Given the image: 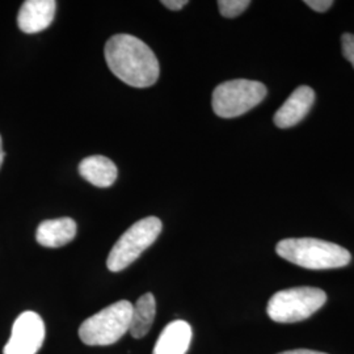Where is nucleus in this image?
<instances>
[{"instance_id":"obj_19","label":"nucleus","mask_w":354,"mask_h":354,"mask_svg":"<svg viewBox=\"0 0 354 354\" xmlns=\"http://www.w3.org/2000/svg\"><path fill=\"white\" fill-rule=\"evenodd\" d=\"M4 160V151H3V143H1V137H0V167L3 165Z\"/></svg>"},{"instance_id":"obj_1","label":"nucleus","mask_w":354,"mask_h":354,"mask_svg":"<svg viewBox=\"0 0 354 354\" xmlns=\"http://www.w3.org/2000/svg\"><path fill=\"white\" fill-rule=\"evenodd\" d=\"M105 61L114 75L134 88L151 87L160 73L153 51L130 35H115L108 39Z\"/></svg>"},{"instance_id":"obj_3","label":"nucleus","mask_w":354,"mask_h":354,"mask_svg":"<svg viewBox=\"0 0 354 354\" xmlns=\"http://www.w3.org/2000/svg\"><path fill=\"white\" fill-rule=\"evenodd\" d=\"M133 304L118 301L86 319L79 328L80 340L89 346H106L118 342L130 328Z\"/></svg>"},{"instance_id":"obj_14","label":"nucleus","mask_w":354,"mask_h":354,"mask_svg":"<svg viewBox=\"0 0 354 354\" xmlns=\"http://www.w3.org/2000/svg\"><path fill=\"white\" fill-rule=\"evenodd\" d=\"M250 0H219L218 7L219 12L223 17H236L250 7Z\"/></svg>"},{"instance_id":"obj_8","label":"nucleus","mask_w":354,"mask_h":354,"mask_svg":"<svg viewBox=\"0 0 354 354\" xmlns=\"http://www.w3.org/2000/svg\"><path fill=\"white\" fill-rule=\"evenodd\" d=\"M315 102V92L308 86H301L295 89L290 97L274 114V124L279 129H289L299 124Z\"/></svg>"},{"instance_id":"obj_18","label":"nucleus","mask_w":354,"mask_h":354,"mask_svg":"<svg viewBox=\"0 0 354 354\" xmlns=\"http://www.w3.org/2000/svg\"><path fill=\"white\" fill-rule=\"evenodd\" d=\"M279 354H327L322 353V352H315V351H307V349H297V351H288L283 353Z\"/></svg>"},{"instance_id":"obj_13","label":"nucleus","mask_w":354,"mask_h":354,"mask_svg":"<svg viewBox=\"0 0 354 354\" xmlns=\"http://www.w3.org/2000/svg\"><path fill=\"white\" fill-rule=\"evenodd\" d=\"M156 315V302L151 292L143 294L138 298L136 304H133V313L130 320L129 332L134 339L145 337L152 327V323Z\"/></svg>"},{"instance_id":"obj_15","label":"nucleus","mask_w":354,"mask_h":354,"mask_svg":"<svg viewBox=\"0 0 354 354\" xmlns=\"http://www.w3.org/2000/svg\"><path fill=\"white\" fill-rule=\"evenodd\" d=\"M342 54L346 61H349L354 68V35L345 33L342 35Z\"/></svg>"},{"instance_id":"obj_2","label":"nucleus","mask_w":354,"mask_h":354,"mask_svg":"<svg viewBox=\"0 0 354 354\" xmlns=\"http://www.w3.org/2000/svg\"><path fill=\"white\" fill-rule=\"evenodd\" d=\"M276 251L292 264L314 270L342 268L352 260L351 253L344 247L314 238L281 241Z\"/></svg>"},{"instance_id":"obj_4","label":"nucleus","mask_w":354,"mask_h":354,"mask_svg":"<svg viewBox=\"0 0 354 354\" xmlns=\"http://www.w3.org/2000/svg\"><path fill=\"white\" fill-rule=\"evenodd\" d=\"M327 301L317 288H292L276 292L268 302L266 313L276 323H297L314 315Z\"/></svg>"},{"instance_id":"obj_11","label":"nucleus","mask_w":354,"mask_h":354,"mask_svg":"<svg viewBox=\"0 0 354 354\" xmlns=\"http://www.w3.org/2000/svg\"><path fill=\"white\" fill-rule=\"evenodd\" d=\"M76 223L71 218L49 219L39 223L36 231V241L42 247L59 248L74 241Z\"/></svg>"},{"instance_id":"obj_10","label":"nucleus","mask_w":354,"mask_h":354,"mask_svg":"<svg viewBox=\"0 0 354 354\" xmlns=\"http://www.w3.org/2000/svg\"><path fill=\"white\" fill-rule=\"evenodd\" d=\"M190 342L192 327L184 320H175L162 330L152 354H187Z\"/></svg>"},{"instance_id":"obj_16","label":"nucleus","mask_w":354,"mask_h":354,"mask_svg":"<svg viewBox=\"0 0 354 354\" xmlns=\"http://www.w3.org/2000/svg\"><path fill=\"white\" fill-rule=\"evenodd\" d=\"M304 4H307L311 10L317 12H326L332 7V0H306Z\"/></svg>"},{"instance_id":"obj_5","label":"nucleus","mask_w":354,"mask_h":354,"mask_svg":"<svg viewBox=\"0 0 354 354\" xmlns=\"http://www.w3.org/2000/svg\"><path fill=\"white\" fill-rule=\"evenodd\" d=\"M162 228V221L156 216H147L134 223L114 244L106 260L108 269L111 272H121L131 266L155 243Z\"/></svg>"},{"instance_id":"obj_9","label":"nucleus","mask_w":354,"mask_h":354,"mask_svg":"<svg viewBox=\"0 0 354 354\" xmlns=\"http://www.w3.org/2000/svg\"><path fill=\"white\" fill-rule=\"evenodd\" d=\"M55 11L54 0H26L19 11L17 26L28 35L42 32L50 26Z\"/></svg>"},{"instance_id":"obj_7","label":"nucleus","mask_w":354,"mask_h":354,"mask_svg":"<svg viewBox=\"0 0 354 354\" xmlns=\"http://www.w3.org/2000/svg\"><path fill=\"white\" fill-rule=\"evenodd\" d=\"M45 340V324L33 311H26L13 323L4 354H37Z\"/></svg>"},{"instance_id":"obj_6","label":"nucleus","mask_w":354,"mask_h":354,"mask_svg":"<svg viewBox=\"0 0 354 354\" xmlns=\"http://www.w3.org/2000/svg\"><path fill=\"white\" fill-rule=\"evenodd\" d=\"M268 89L260 82L235 79L219 84L213 92V111L218 117L234 118L250 112L266 99Z\"/></svg>"},{"instance_id":"obj_12","label":"nucleus","mask_w":354,"mask_h":354,"mask_svg":"<svg viewBox=\"0 0 354 354\" xmlns=\"http://www.w3.org/2000/svg\"><path fill=\"white\" fill-rule=\"evenodd\" d=\"M79 174L89 184L99 188L112 187L118 176V171L113 162L102 155H93L83 159L79 165Z\"/></svg>"},{"instance_id":"obj_17","label":"nucleus","mask_w":354,"mask_h":354,"mask_svg":"<svg viewBox=\"0 0 354 354\" xmlns=\"http://www.w3.org/2000/svg\"><path fill=\"white\" fill-rule=\"evenodd\" d=\"M162 4L167 7L168 10H172V11H180L181 8H184L188 1L187 0H163Z\"/></svg>"}]
</instances>
